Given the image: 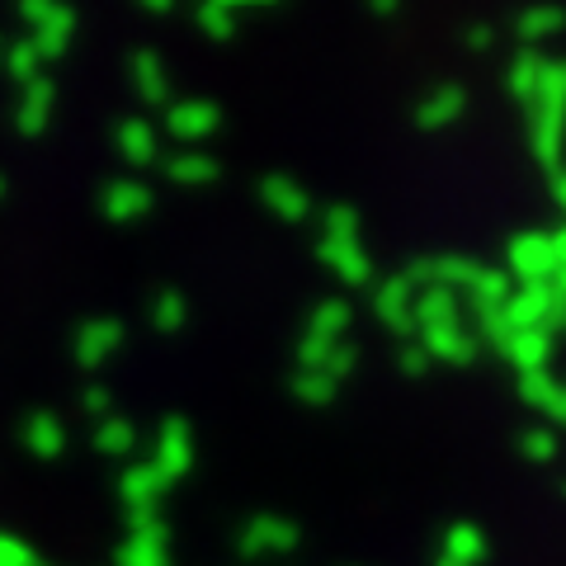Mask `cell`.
Wrapping results in <instances>:
<instances>
[{
	"label": "cell",
	"instance_id": "4",
	"mask_svg": "<svg viewBox=\"0 0 566 566\" xmlns=\"http://www.w3.org/2000/svg\"><path fill=\"white\" fill-rule=\"evenodd\" d=\"M118 349V322H85L71 335V359L81 368H99Z\"/></svg>",
	"mask_w": 566,
	"mask_h": 566
},
{
	"label": "cell",
	"instance_id": "10",
	"mask_svg": "<svg viewBox=\"0 0 566 566\" xmlns=\"http://www.w3.org/2000/svg\"><path fill=\"white\" fill-rule=\"evenodd\" d=\"M151 486H156V476H151V472H142V468L123 476V491H128V501H147Z\"/></svg>",
	"mask_w": 566,
	"mask_h": 566
},
{
	"label": "cell",
	"instance_id": "7",
	"mask_svg": "<svg viewBox=\"0 0 566 566\" xmlns=\"http://www.w3.org/2000/svg\"><path fill=\"white\" fill-rule=\"evenodd\" d=\"M128 444H133V430H128V420H118V416H104L99 420V430H95V449L99 453H128Z\"/></svg>",
	"mask_w": 566,
	"mask_h": 566
},
{
	"label": "cell",
	"instance_id": "11",
	"mask_svg": "<svg viewBox=\"0 0 566 566\" xmlns=\"http://www.w3.org/2000/svg\"><path fill=\"white\" fill-rule=\"evenodd\" d=\"M133 66H137V85H142V91H147V95H161V76H156V66H151L147 57H137Z\"/></svg>",
	"mask_w": 566,
	"mask_h": 566
},
{
	"label": "cell",
	"instance_id": "6",
	"mask_svg": "<svg viewBox=\"0 0 566 566\" xmlns=\"http://www.w3.org/2000/svg\"><path fill=\"white\" fill-rule=\"evenodd\" d=\"M142 208H147V193H142L137 185H109L104 189V212H109L114 222L133 218V212H142Z\"/></svg>",
	"mask_w": 566,
	"mask_h": 566
},
{
	"label": "cell",
	"instance_id": "9",
	"mask_svg": "<svg viewBox=\"0 0 566 566\" xmlns=\"http://www.w3.org/2000/svg\"><path fill=\"white\" fill-rule=\"evenodd\" d=\"M118 147H123V156H133V161H147V156H151V133L142 128V123H123V128H118Z\"/></svg>",
	"mask_w": 566,
	"mask_h": 566
},
{
	"label": "cell",
	"instance_id": "1",
	"mask_svg": "<svg viewBox=\"0 0 566 566\" xmlns=\"http://www.w3.org/2000/svg\"><path fill=\"white\" fill-rule=\"evenodd\" d=\"M20 20L29 24V43L39 48L43 62H57L71 48V39H76V10L52 6V0H24Z\"/></svg>",
	"mask_w": 566,
	"mask_h": 566
},
{
	"label": "cell",
	"instance_id": "2",
	"mask_svg": "<svg viewBox=\"0 0 566 566\" xmlns=\"http://www.w3.org/2000/svg\"><path fill=\"white\" fill-rule=\"evenodd\" d=\"M52 109H57V85H52V76L29 81L20 91V109H14V133L20 137H43L48 123H52Z\"/></svg>",
	"mask_w": 566,
	"mask_h": 566
},
{
	"label": "cell",
	"instance_id": "13",
	"mask_svg": "<svg viewBox=\"0 0 566 566\" xmlns=\"http://www.w3.org/2000/svg\"><path fill=\"white\" fill-rule=\"evenodd\" d=\"M0 199H6V175H0Z\"/></svg>",
	"mask_w": 566,
	"mask_h": 566
},
{
	"label": "cell",
	"instance_id": "8",
	"mask_svg": "<svg viewBox=\"0 0 566 566\" xmlns=\"http://www.w3.org/2000/svg\"><path fill=\"white\" fill-rule=\"evenodd\" d=\"M0 566H48L24 538H14V534H0Z\"/></svg>",
	"mask_w": 566,
	"mask_h": 566
},
{
	"label": "cell",
	"instance_id": "12",
	"mask_svg": "<svg viewBox=\"0 0 566 566\" xmlns=\"http://www.w3.org/2000/svg\"><path fill=\"white\" fill-rule=\"evenodd\" d=\"M81 401H85V411H91V416H99V420L109 416V392H99V387H91Z\"/></svg>",
	"mask_w": 566,
	"mask_h": 566
},
{
	"label": "cell",
	"instance_id": "3",
	"mask_svg": "<svg viewBox=\"0 0 566 566\" xmlns=\"http://www.w3.org/2000/svg\"><path fill=\"white\" fill-rule=\"evenodd\" d=\"M20 439H24V453L43 458V463H52V458L66 453V424H62V416H52V411H29Z\"/></svg>",
	"mask_w": 566,
	"mask_h": 566
},
{
	"label": "cell",
	"instance_id": "5",
	"mask_svg": "<svg viewBox=\"0 0 566 566\" xmlns=\"http://www.w3.org/2000/svg\"><path fill=\"white\" fill-rule=\"evenodd\" d=\"M0 57H6V71H10V81L20 85V91H24L29 81H39V76H43V57H39V48H33L29 39L10 43L6 52H0Z\"/></svg>",
	"mask_w": 566,
	"mask_h": 566
},
{
	"label": "cell",
	"instance_id": "14",
	"mask_svg": "<svg viewBox=\"0 0 566 566\" xmlns=\"http://www.w3.org/2000/svg\"><path fill=\"white\" fill-rule=\"evenodd\" d=\"M0 52H6V39H0Z\"/></svg>",
	"mask_w": 566,
	"mask_h": 566
}]
</instances>
